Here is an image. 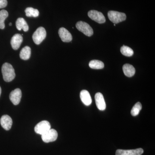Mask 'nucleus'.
Instances as JSON below:
<instances>
[{
  "mask_svg": "<svg viewBox=\"0 0 155 155\" xmlns=\"http://www.w3.org/2000/svg\"><path fill=\"white\" fill-rule=\"evenodd\" d=\"M16 27L18 30H23L24 31H27L29 29L28 24L23 18H19L16 22Z\"/></svg>",
  "mask_w": 155,
  "mask_h": 155,
  "instance_id": "nucleus-15",
  "label": "nucleus"
},
{
  "mask_svg": "<svg viewBox=\"0 0 155 155\" xmlns=\"http://www.w3.org/2000/svg\"><path fill=\"white\" fill-rule=\"evenodd\" d=\"M108 17L109 19L114 24H117L126 19L125 14L116 11H110L108 13Z\"/></svg>",
  "mask_w": 155,
  "mask_h": 155,
  "instance_id": "nucleus-2",
  "label": "nucleus"
},
{
  "mask_svg": "<svg viewBox=\"0 0 155 155\" xmlns=\"http://www.w3.org/2000/svg\"><path fill=\"white\" fill-rule=\"evenodd\" d=\"M31 54V49L28 46H25L21 50L20 52V58L23 60H28L30 58Z\"/></svg>",
  "mask_w": 155,
  "mask_h": 155,
  "instance_id": "nucleus-17",
  "label": "nucleus"
},
{
  "mask_svg": "<svg viewBox=\"0 0 155 155\" xmlns=\"http://www.w3.org/2000/svg\"><path fill=\"white\" fill-rule=\"evenodd\" d=\"M1 93H2V89H1V87H0V96H1Z\"/></svg>",
  "mask_w": 155,
  "mask_h": 155,
  "instance_id": "nucleus-24",
  "label": "nucleus"
},
{
  "mask_svg": "<svg viewBox=\"0 0 155 155\" xmlns=\"http://www.w3.org/2000/svg\"><path fill=\"white\" fill-rule=\"evenodd\" d=\"M46 35V31L45 28L43 27H40L33 33L32 39L35 43L38 45L43 41Z\"/></svg>",
  "mask_w": 155,
  "mask_h": 155,
  "instance_id": "nucleus-3",
  "label": "nucleus"
},
{
  "mask_svg": "<svg viewBox=\"0 0 155 155\" xmlns=\"http://www.w3.org/2000/svg\"><path fill=\"white\" fill-rule=\"evenodd\" d=\"M89 66L93 69H102L104 67V63L98 60H93L91 61L89 64Z\"/></svg>",
  "mask_w": 155,
  "mask_h": 155,
  "instance_id": "nucleus-18",
  "label": "nucleus"
},
{
  "mask_svg": "<svg viewBox=\"0 0 155 155\" xmlns=\"http://www.w3.org/2000/svg\"><path fill=\"white\" fill-rule=\"evenodd\" d=\"M51 128V125L49 122L44 120L37 124L35 127V131L38 134L41 135L49 130Z\"/></svg>",
  "mask_w": 155,
  "mask_h": 155,
  "instance_id": "nucleus-6",
  "label": "nucleus"
},
{
  "mask_svg": "<svg viewBox=\"0 0 155 155\" xmlns=\"http://www.w3.org/2000/svg\"><path fill=\"white\" fill-rule=\"evenodd\" d=\"M143 153V150L142 148L129 150L119 149L116 150V155H141Z\"/></svg>",
  "mask_w": 155,
  "mask_h": 155,
  "instance_id": "nucleus-9",
  "label": "nucleus"
},
{
  "mask_svg": "<svg viewBox=\"0 0 155 155\" xmlns=\"http://www.w3.org/2000/svg\"><path fill=\"white\" fill-rule=\"evenodd\" d=\"M0 122L2 127L6 130H10L13 124L11 117L7 115H4L1 117Z\"/></svg>",
  "mask_w": 155,
  "mask_h": 155,
  "instance_id": "nucleus-13",
  "label": "nucleus"
},
{
  "mask_svg": "<svg viewBox=\"0 0 155 155\" xmlns=\"http://www.w3.org/2000/svg\"><path fill=\"white\" fill-rule=\"evenodd\" d=\"M142 107L141 103H137L131 109V112H130L131 115L133 116H136L138 115L140 110L142 109Z\"/></svg>",
  "mask_w": 155,
  "mask_h": 155,
  "instance_id": "nucleus-22",
  "label": "nucleus"
},
{
  "mask_svg": "<svg viewBox=\"0 0 155 155\" xmlns=\"http://www.w3.org/2000/svg\"><path fill=\"white\" fill-rule=\"evenodd\" d=\"M95 100L98 109L100 110H104L106 104L103 95L101 93H97L95 95Z\"/></svg>",
  "mask_w": 155,
  "mask_h": 155,
  "instance_id": "nucleus-11",
  "label": "nucleus"
},
{
  "mask_svg": "<svg viewBox=\"0 0 155 155\" xmlns=\"http://www.w3.org/2000/svg\"><path fill=\"white\" fill-rule=\"evenodd\" d=\"M80 98L85 105L88 106L91 104L92 99L90 94L87 91L83 90L80 92Z\"/></svg>",
  "mask_w": 155,
  "mask_h": 155,
  "instance_id": "nucleus-14",
  "label": "nucleus"
},
{
  "mask_svg": "<svg viewBox=\"0 0 155 155\" xmlns=\"http://www.w3.org/2000/svg\"><path fill=\"white\" fill-rule=\"evenodd\" d=\"M9 25H10V26H11V25H12V23H9Z\"/></svg>",
  "mask_w": 155,
  "mask_h": 155,
  "instance_id": "nucleus-25",
  "label": "nucleus"
},
{
  "mask_svg": "<svg viewBox=\"0 0 155 155\" xmlns=\"http://www.w3.org/2000/svg\"><path fill=\"white\" fill-rule=\"evenodd\" d=\"M87 14L91 19L100 24L104 23L106 22L105 17L104 14L99 11L91 10L89 11Z\"/></svg>",
  "mask_w": 155,
  "mask_h": 155,
  "instance_id": "nucleus-7",
  "label": "nucleus"
},
{
  "mask_svg": "<svg viewBox=\"0 0 155 155\" xmlns=\"http://www.w3.org/2000/svg\"><path fill=\"white\" fill-rule=\"evenodd\" d=\"M76 28L86 36L90 37L93 35L92 28L88 24L83 21H79L76 23Z\"/></svg>",
  "mask_w": 155,
  "mask_h": 155,
  "instance_id": "nucleus-4",
  "label": "nucleus"
},
{
  "mask_svg": "<svg viewBox=\"0 0 155 155\" xmlns=\"http://www.w3.org/2000/svg\"><path fill=\"white\" fill-rule=\"evenodd\" d=\"M59 36L64 42H69L72 41V37L69 31L64 27H61L58 31Z\"/></svg>",
  "mask_w": 155,
  "mask_h": 155,
  "instance_id": "nucleus-10",
  "label": "nucleus"
},
{
  "mask_svg": "<svg viewBox=\"0 0 155 155\" xmlns=\"http://www.w3.org/2000/svg\"><path fill=\"white\" fill-rule=\"evenodd\" d=\"M120 51L122 55L126 57H131L134 54L133 50L127 46L123 45L121 47Z\"/></svg>",
  "mask_w": 155,
  "mask_h": 155,
  "instance_id": "nucleus-21",
  "label": "nucleus"
},
{
  "mask_svg": "<svg viewBox=\"0 0 155 155\" xmlns=\"http://www.w3.org/2000/svg\"><path fill=\"white\" fill-rule=\"evenodd\" d=\"M25 14L28 17H37L39 15V12L37 9L32 8H27L25 10Z\"/></svg>",
  "mask_w": 155,
  "mask_h": 155,
  "instance_id": "nucleus-20",
  "label": "nucleus"
},
{
  "mask_svg": "<svg viewBox=\"0 0 155 155\" xmlns=\"http://www.w3.org/2000/svg\"><path fill=\"white\" fill-rule=\"evenodd\" d=\"M22 97V92L19 88H16L11 92L10 99L15 105L19 104Z\"/></svg>",
  "mask_w": 155,
  "mask_h": 155,
  "instance_id": "nucleus-8",
  "label": "nucleus"
},
{
  "mask_svg": "<svg viewBox=\"0 0 155 155\" xmlns=\"http://www.w3.org/2000/svg\"><path fill=\"white\" fill-rule=\"evenodd\" d=\"M58 137V132L55 129L51 128L41 135L42 140L45 143H49L55 141Z\"/></svg>",
  "mask_w": 155,
  "mask_h": 155,
  "instance_id": "nucleus-5",
  "label": "nucleus"
},
{
  "mask_svg": "<svg viewBox=\"0 0 155 155\" xmlns=\"http://www.w3.org/2000/svg\"><path fill=\"white\" fill-rule=\"evenodd\" d=\"M123 71L125 75L128 77H131L135 73V69L132 65L125 64L123 66Z\"/></svg>",
  "mask_w": 155,
  "mask_h": 155,
  "instance_id": "nucleus-16",
  "label": "nucleus"
},
{
  "mask_svg": "<svg viewBox=\"0 0 155 155\" xmlns=\"http://www.w3.org/2000/svg\"><path fill=\"white\" fill-rule=\"evenodd\" d=\"M8 5L7 0H0V9L5 8Z\"/></svg>",
  "mask_w": 155,
  "mask_h": 155,
  "instance_id": "nucleus-23",
  "label": "nucleus"
},
{
  "mask_svg": "<svg viewBox=\"0 0 155 155\" xmlns=\"http://www.w3.org/2000/svg\"><path fill=\"white\" fill-rule=\"evenodd\" d=\"M3 79L6 82H10L14 80L16 76L13 66L9 63H5L2 68Z\"/></svg>",
  "mask_w": 155,
  "mask_h": 155,
  "instance_id": "nucleus-1",
  "label": "nucleus"
},
{
  "mask_svg": "<svg viewBox=\"0 0 155 155\" xmlns=\"http://www.w3.org/2000/svg\"><path fill=\"white\" fill-rule=\"evenodd\" d=\"M23 41V38L21 35L16 34L12 37L11 39V46L14 50H17L19 48Z\"/></svg>",
  "mask_w": 155,
  "mask_h": 155,
  "instance_id": "nucleus-12",
  "label": "nucleus"
},
{
  "mask_svg": "<svg viewBox=\"0 0 155 155\" xmlns=\"http://www.w3.org/2000/svg\"><path fill=\"white\" fill-rule=\"evenodd\" d=\"M8 16V13L5 10L0 11V29H3L5 28V21Z\"/></svg>",
  "mask_w": 155,
  "mask_h": 155,
  "instance_id": "nucleus-19",
  "label": "nucleus"
}]
</instances>
